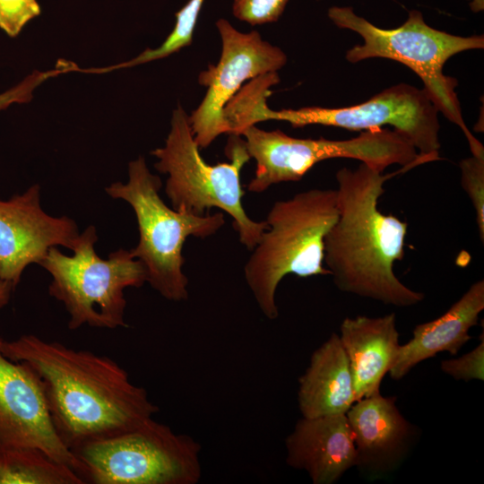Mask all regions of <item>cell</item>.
Instances as JSON below:
<instances>
[{
    "instance_id": "cell-1",
    "label": "cell",
    "mask_w": 484,
    "mask_h": 484,
    "mask_svg": "<svg viewBox=\"0 0 484 484\" xmlns=\"http://www.w3.org/2000/svg\"><path fill=\"white\" fill-rule=\"evenodd\" d=\"M1 347L36 375L54 428L71 451L134 428L159 411L147 391L108 356L35 334L4 339Z\"/></svg>"
},
{
    "instance_id": "cell-2",
    "label": "cell",
    "mask_w": 484,
    "mask_h": 484,
    "mask_svg": "<svg viewBox=\"0 0 484 484\" xmlns=\"http://www.w3.org/2000/svg\"><path fill=\"white\" fill-rule=\"evenodd\" d=\"M413 168L384 175L360 163L337 171L339 216L324 238V264L340 290L398 307L424 299L393 272L404 256L407 223L378 209L385 182Z\"/></svg>"
},
{
    "instance_id": "cell-3",
    "label": "cell",
    "mask_w": 484,
    "mask_h": 484,
    "mask_svg": "<svg viewBox=\"0 0 484 484\" xmlns=\"http://www.w3.org/2000/svg\"><path fill=\"white\" fill-rule=\"evenodd\" d=\"M339 216L333 189H310L274 203L266 229L244 267L246 284L264 315L279 316L275 294L288 274H330L324 266V238Z\"/></svg>"
},
{
    "instance_id": "cell-4",
    "label": "cell",
    "mask_w": 484,
    "mask_h": 484,
    "mask_svg": "<svg viewBox=\"0 0 484 484\" xmlns=\"http://www.w3.org/2000/svg\"><path fill=\"white\" fill-rule=\"evenodd\" d=\"M230 135L226 147L229 161L209 164L194 141L189 116L178 105L164 146L151 153L157 159L155 169L168 175L165 193L174 210L194 215L208 214L212 208L223 211L231 217L240 243L252 250L267 223L252 220L244 209L240 172L251 158L242 137Z\"/></svg>"
},
{
    "instance_id": "cell-5",
    "label": "cell",
    "mask_w": 484,
    "mask_h": 484,
    "mask_svg": "<svg viewBox=\"0 0 484 484\" xmlns=\"http://www.w3.org/2000/svg\"><path fill=\"white\" fill-rule=\"evenodd\" d=\"M328 17L337 27L350 30L363 39L362 45L347 52L349 62L381 57L411 68L423 82L438 110L462 129L472 155H484L481 143L463 121L455 92L457 81L443 71L451 56L465 50L483 48V35L461 37L434 29L426 23L419 10L410 11L404 23L390 30L374 25L350 6H333L328 10Z\"/></svg>"
},
{
    "instance_id": "cell-6",
    "label": "cell",
    "mask_w": 484,
    "mask_h": 484,
    "mask_svg": "<svg viewBox=\"0 0 484 484\" xmlns=\"http://www.w3.org/2000/svg\"><path fill=\"white\" fill-rule=\"evenodd\" d=\"M160 178L139 156L128 165V181L110 184L106 193L130 204L134 212L139 240L130 250L146 269L147 282L174 302L188 298V279L183 272V246L189 237L205 238L225 223L224 214L194 215L168 206L160 195Z\"/></svg>"
},
{
    "instance_id": "cell-7",
    "label": "cell",
    "mask_w": 484,
    "mask_h": 484,
    "mask_svg": "<svg viewBox=\"0 0 484 484\" xmlns=\"http://www.w3.org/2000/svg\"><path fill=\"white\" fill-rule=\"evenodd\" d=\"M97 240L96 228L89 226L80 234L73 255L54 246L39 264L52 277L48 293L64 304L70 330L127 326L124 290L147 281L144 265L130 250L121 248L102 259L94 249Z\"/></svg>"
},
{
    "instance_id": "cell-8",
    "label": "cell",
    "mask_w": 484,
    "mask_h": 484,
    "mask_svg": "<svg viewBox=\"0 0 484 484\" xmlns=\"http://www.w3.org/2000/svg\"><path fill=\"white\" fill-rule=\"evenodd\" d=\"M72 452L84 483L196 484L202 477L201 445L153 418Z\"/></svg>"
},
{
    "instance_id": "cell-9",
    "label": "cell",
    "mask_w": 484,
    "mask_h": 484,
    "mask_svg": "<svg viewBox=\"0 0 484 484\" xmlns=\"http://www.w3.org/2000/svg\"><path fill=\"white\" fill-rule=\"evenodd\" d=\"M238 135L256 163L255 176L246 186L252 193L298 181L315 164L329 159H354L383 172L393 164H410L416 155L405 137L386 128L367 130L347 140H329L295 138L281 130L265 131L251 125Z\"/></svg>"
},
{
    "instance_id": "cell-10",
    "label": "cell",
    "mask_w": 484,
    "mask_h": 484,
    "mask_svg": "<svg viewBox=\"0 0 484 484\" xmlns=\"http://www.w3.org/2000/svg\"><path fill=\"white\" fill-rule=\"evenodd\" d=\"M267 96L255 97L244 114L249 124L280 120L294 127L321 125L350 130H374L392 125L429 161L439 160L438 108L428 91L399 83L360 104L344 108L307 107L299 109H270Z\"/></svg>"
},
{
    "instance_id": "cell-11",
    "label": "cell",
    "mask_w": 484,
    "mask_h": 484,
    "mask_svg": "<svg viewBox=\"0 0 484 484\" xmlns=\"http://www.w3.org/2000/svg\"><path fill=\"white\" fill-rule=\"evenodd\" d=\"M216 27L221 39L220 57L217 65L200 73L199 84L207 90L201 104L189 116L200 149L228 134L224 109L245 82L277 73L287 63L286 54L264 40L258 31L241 32L223 18L216 22Z\"/></svg>"
},
{
    "instance_id": "cell-12",
    "label": "cell",
    "mask_w": 484,
    "mask_h": 484,
    "mask_svg": "<svg viewBox=\"0 0 484 484\" xmlns=\"http://www.w3.org/2000/svg\"><path fill=\"white\" fill-rule=\"evenodd\" d=\"M3 340L0 334V449L39 448L81 477L78 460L54 428L39 380L3 353Z\"/></svg>"
},
{
    "instance_id": "cell-13",
    "label": "cell",
    "mask_w": 484,
    "mask_h": 484,
    "mask_svg": "<svg viewBox=\"0 0 484 484\" xmlns=\"http://www.w3.org/2000/svg\"><path fill=\"white\" fill-rule=\"evenodd\" d=\"M80 236L77 223L48 214L40 203V186L0 199V280L18 285L25 268L39 264L54 246L74 247Z\"/></svg>"
},
{
    "instance_id": "cell-14",
    "label": "cell",
    "mask_w": 484,
    "mask_h": 484,
    "mask_svg": "<svg viewBox=\"0 0 484 484\" xmlns=\"http://www.w3.org/2000/svg\"><path fill=\"white\" fill-rule=\"evenodd\" d=\"M380 393L355 402L346 412L356 448V465L368 480L385 479L407 459L418 430L396 405Z\"/></svg>"
},
{
    "instance_id": "cell-15",
    "label": "cell",
    "mask_w": 484,
    "mask_h": 484,
    "mask_svg": "<svg viewBox=\"0 0 484 484\" xmlns=\"http://www.w3.org/2000/svg\"><path fill=\"white\" fill-rule=\"evenodd\" d=\"M286 462L305 471L314 484H333L356 465L353 433L346 414L301 417L285 439Z\"/></svg>"
},
{
    "instance_id": "cell-16",
    "label": "cell",
    "mask_w": 484,
    "mask_h": 484,
    "mask_svg": "<svg viewBox=\"0 0 484 484\" xmlns=\"http://www.w3.org/2000/svg\"><path fill=\"white\" fill-rule=\"evenodd\" d=\"M339 335L347 355L356 402L380 393L400 346L394 313L379 317L345 318Z\"/></svg>"
},
{
    "instance_id": "cell-17",
    "label": "cell",
    "mask_w": 484,
    "mask_h": 484,
    "mask_svg": "<svg viewBox=\"0 0 484 484\" xmlns=\"http://www.w3.org/2000/svg\"><path fill=\"white\" fill-rule=\"evenodd\" d=\"M484 309V281L480 280L439 317L415 326L412 338L400 346L389 375L393 380L404 377L419 363L444 351L456 355L471 336Z\"/></svg>"
},
{
    "instance_id": "cell-18",
    "label": "cell",
    "mask_w": 484,
    "mask_h": 484,
    "mask_svg": "<svg viewBox=\"0 0 484 484\" xmlns=\"http://www.w3.org/2000/svg\"><path fill=\"white\" fill-rule=\"evenodd\" d=\"M355 402L349 360L333 333L314 350L298 379V409L305 418L346 414Z\"/></svg>"
},
{
    "instance_id": "cell-19",
    "label": "cell",
    "mask_w": 484,
    "mask_h": 484,
    "mask_svg": "<svg viewBox=\"0 0 484 484\" xmlns=\"http://www.w3.org/2000/svg\"><path fill=\"white\" fill-rule=\"evenodd\" d=\"M0 484H84L70 467L35 447L0 449Z\"/></svg>"
},
{
    "instance_id": "cell-20",
    "label": "cell",
    "mask_w": 484,
    "mask_h": 484,
    "mask_svg": "<svg viewBox=\"0 0 484 484\" xmlns=\"http://www.w3.org/2000/svg\"><path fill=\"white\" fill-rule=\"evenodd\" d=\"M204 0H189L176 13V23L167 39L156 48H146L134 58L108 67L84 69V73H102L117 69L130 68L169 56L193 42L194 28Z\"/></svg>"
},
{
    "instance_id": "cell-21",
    "label": "cell",
    "mask_w": 484,
    "mask_h": 484,
    "mask_svg": "<svg viewBox=\"0 0 484 484\" xmlns=\"http://www.w3.org/2000/svg\"><path fill=\"white\" fill-rule=\"evenodd\" d=\"M462 186L475 210L481 244L484 242V155L463 159L460 162Z\"/></svg>"
},
{
    "instance_id": "cell-22",
    "label": "cell",
    "mask_w": 484,
    "mask_h": 484,
    "mask_svg": "<svg viewBox=\"0 0 484 484\" xmlns=\"http://www.w3.org/2000/svg\"><path fill=\"white\" fill-rule=\"evenodd\" d=\"M289 0H233L232 13L239 21L250 25L277 22Z\"/></svg>"
},
{
    "instance_id": "cell-23",
    "label": "cell",
    "mask_w": 484,
    "mask_h": 484,
    "mask_svg": "<svg viewBox=\"0 0 484 484\" xmlns=\"http://www.w3.org/2000/svg\"><path fill=\"white\" fill-rule=\"evenodd\" d=\"M71 72L69 61H60L53 70L39 72L35 70L24 80L8 91L0 93V111L14 103H28L33 98V91L46 80Z\"/></svg>"
},
{
    "instance_id": "cell-24",
    "label": "cell",
    "mask_w": 484,
    "mask_h": 484,
    "mask_svg": "<svg viewBox=\"0 0 484 484\" xmlns=\"http://www.w3.org/2000/svg\"><path fill=\"white\" fill-rule=\"evenodd\" d=\"M40 13L37 0H0V29L10 37H16Z\"/></svg>"
},
{
    "instance_id": "cell-25",
    "label": "cell",
    "mask_w": 484,
    "mask_h": 484,
    "mask_svg": "<svg viewBox=\"0 0 484 484\" xmlns=\"http://www.w3.org/2000/svg\"><path fill=\"white\" fill-rule=\"evenodd\" d=\"M442 371L457 381L469 382L484 379V339L470 352L456 358L443 360Z\"/></svg>"
},
{
    "instance_id": "cell-26",
    "label": "cell",
    "mask_w": 484,
    "mask_h": 484,
    "mask_svg": "<svg viewBox=\"0 0 484 484\" xmlns=\"http://www.w3.org/2000/svg\"><path fill=\"white\" fill-rule=\"evenodd\" d=\"M14 289L11 282L0 280V308L9 303Z\"/></svg>"
},
{
    "instance_id": "cell-27",
    "label": "cell",
    "mask_w": 484,
    "mask_h": 484,
    "mask_svg": "<svg viewBox=\"0 0 484 484\" xmlns=\"http://www.w3.org/2000/svg\"><path fill=\"white\" fill-rule=\"evenodd\" d=\"M471 9L474 12H479L483 9V3L480 0H471Z\"/></svg>"
}]
</instances>
